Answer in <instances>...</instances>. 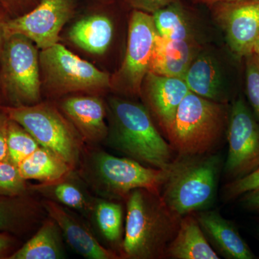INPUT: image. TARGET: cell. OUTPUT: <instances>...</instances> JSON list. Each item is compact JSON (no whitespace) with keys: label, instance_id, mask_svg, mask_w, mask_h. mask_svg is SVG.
I'll return each instance as SVG.
<instances>
[{"label":"cell","instance_id":"1","mask_svg":"<svg viewBox=\"0 0 259 259\" xmlns=\"http://www.w3.org/2000/svg\"><path fill=\"white\" fill-rule=\"evenodd\" d=\"M125 202L121 259L166 258L167 248L178 231L182 218L167 207L161 194L146 189L133 190Z\"/></svg>","mask_w":259,"mask_h":259},{"label":"cell","instance_id":"2","mask_svg":"<svg viewBox=\"0 0 259 259\" xmlns=\"http://www.w3.org/2000/svg\"><path fill=\"white\" fill-rule=\"evenodd\" d=\"M107 108L110 125L104 144L146 166L168 169L174 151L156 128L148 109L118 97L110 98Z\"/></svg>","mask_w":259,"mask_h":259},{"label":"cell","instance_id":"3","mask_svg":"<svg viewBox=\"0 0 259 259\" xmlns=\"http://www.w3.org/2000/svg\"><path fill=\"white\" fill-rule=\"evenodd\" d=\"M92 193L96 197L125 202L136 189L160 194L167 169L146 166L127 157H118L100 146L86 145L76 168Z\"/></svg>","mask_w":259,"mask_h":259},{"label":"cell","instance_id":"4","mask_svg":"<svg viewBox=\"0 0 259 259\" xmlns=\"http://www.w3.org/2000/svg\"><path fill=\"white\" fill-rule=\"evenodd\" d=\"M222 159L213 153L178 155L167 169L161 199L180 218L210 208L217 194Z\"/></svg>","mask_w":259,"mask_h":259},{"label":"cell","instance_id":"5","mask_svg":"<svg viewBox=\"0 0 259 259\" xmlns=\"http://www.w3.org/2000/svg\"><path fill=\"white\" fill-rule=\"evenodd\" d=\"M223 103L189 92L177 109L166 137L178 155L212 153L228 122Z\"/></svg>","mask_w":259,"mask_h":259},{"label":"cell","instance_id":"6","mask_svg":"<svg viewBox=\"0 0 259 259\" xmlns=\"http://www.w3.org/2000/svg\"><path fill=\"white\" fill-rule=\"evenodd\" d=\"M11 120L18 122L42 147L50 150L76 169L86 144L57 104L39 102L23 106H1Z\"/></svg>","mask_w":259,"mask_h":259},{"label":"cell","instance_id":"7","mask_svg":"<svg viewBox=\"0 0 259 259\" xmlns=\"http://www.w3.org/2000/svg\"><path fill=\"white\" fill-rule=\"evenodd\" d=\"M39 61L42 85L50 97L78 93L99 95L111 88L110 75L59 42L41 50Z\"/></svg>","mask_w":259,"mask_h":259},{"label":"cell","instance_id":"8","mask_svg":"<svg viewBox=\"0 0 259 259\" xmlns=\"http://www.w3.org/2000/svg\"><path fill=\"white\" fill-rule=\"evenodd\" d=\"M37 48L24 35L14 34L6 37L0 55V80L11 106L40 102L42 81Z\"/></svg>","mask_w":259,"mask_h":259},{"label":"cell","instance_id":"9","mask_svg":"<svg viewBox=\"0 0 259 259\" xmlns=\"http://www.w3.org/2000/svg\"><path fill=\"white\" fill-rule=\"evenodd\" d=\"M157 35L152 15L136 10L129 22L125 59L111 78V88L131 95H141L143 82L149 71Z\"/></svg>","mask_w":259,"mask_h":259},{"label":"cell","instance_id":"10","mask_svg":"<svg viewBox=\"0 0 259 259\" xmlns=\"http://www.w3.org/2000/svg\"><path fill=\"white\" fill-rule=\"evenodd\" d=\"M227 128L228 151L224 171L232 181L259 166V122L243 99L232 105Z\"/></svg>","mask_w":259,"mask_h":259},{"label":"cell","instance_id":"11","mask_svg":"<svg viewBox=\"0 0 259 259\" xmlns=\"http://www.w3.org/2000/svg\"><path fill=\"white\" fill-rule=\"evenodd\" d=\"M72 0H42L26 14L7 20L6 37L14 34L24 35L44 50L59 42L63 27L74 15Z\"/></svg>","mask_w":259,"mask_h":259},{"label":"cell","instance_id":"12","mask_svg":"<svg viewBox=\"0 0 259 259\" xmlns=\"http://www.w3.org/2000/svg\"><path fill=\"white\" fill-rule=\"evenodd\" d=\"M209 6L212 7L232 51L239 57L253 54L259 37V0H231Z\"/></svg>","mask_w":259,"mask_h":259},{"label":"cell","instance_id":"13","mask_svg":"<svg viewBox=\"0 0 259 259\" xmlns=\"http://www.w3.org/2000/svg\"><path fill=\"white\" fill-rule=\"evenodd\" d=\"M47 216L60 228L65 242L87 259H121L99 241L86 218L79 213L49 199H41Z\"/></svg>","mask_w":259,"mask_h":259},{"label":"cell","instance_id":"14","mask_svg":"<svg viewBox=\"0 0 259 259\" xmlns=\"http://www.w3.org/2000/svg\"><path fill=\"white\" fill-rule=\"evenodd\" d=\"M58 107L88 146L103 144L108 134L107 105L99 95H76L61 99Z\"/></svg>","mask_w":259,"mask_h":259},{"label":"cell","instance_id":"15","mask_svg":"<svg viewBox=\"0 0 259 259\" xmlns=\"http://www.w3.org/2000/svg\"><path fill=\"white\" fill-rule=\"evenodd\" d=\"M145 99L148 111L154 116L166 136L177 109L190 92L183 78L148 72L145 78Z\"/></svg>","mask_w":259,"mask_h":259},{"label":"cell","instance_id":"16","mask_svg":"<svg viewBox=\"0 0 259 259\" xmlns=\"http://www.w3.org/2000/svg\"><path fill=\"white\" fill-rule=\"evenodd\" d=\"M194 214L207 240L223 257L228 259L256 258L236 226L218 211L208 209Z\"/></svg>","mask_w":259,"mask_h":259},{"label":"cell","instance_id":"17","mask_svg":"<svg viewBox=\"0 0 259 259\" xmlns=\"http://www.w3.org/2000/svg\"><path fill=\"white\" fill-rule=\"evenodd\" d=\"M32 194L49 199L90 217L96 196L92 193L82 179L74 170L64 178L49 184H30Z\"/></svg>","mask_w":259,"mask_h":259},{"label":"cell","instance_id":"18","mask_svg":"<svg viewBox=\"0 0 259 259\" xmlns=\"http://www.w3.org/2000/svg\"><path fill=\"white\" fill-rule=\"evenodd\" d=\"M33 195H0V232L24 234L40 226L47 214L41 199Z\"/></svg>","mask_w":259,"mask_h":259},{"label":"cell","instance_id":"19","mask_svg":"<svg viewBox=\"0 0 259 259\" xmlns=\"http://www.w3.org/2000/svg\"><path fill=\"white\" fill-rule=\"evenodd\" d=\"M123 216L120 201L96 197L87 220L102 244L119 255L124 236Z\"/></svg>","mask_w":259,"mask_h":259},{"label":"cell","instance_id":"20","mask_svg":"<svg viewBox=\"0 0 259 259\" xmlns=\"http://www.w3.org/2000/svg\"><path fill=\"white\" fill-rule=\"evenodd\" d=\"M166 258L173 259H219L204 235L194 214L182 218L178 231L168 245Z\"/></svg>","mask_w":259,"mask_h":259},{"label":"cell","instance_id":"21","mask_svg":"<svg viewBox=\"0 0 259 259\" xmlns=\"http://www.w3.org/2000/svg\"><path fill=\"white\" fill-rule=\"evenodd\" d=\"M193 59L190 40H168L157 33L148 72L183 78Z\"/></svg>","mask_w":259,"mask_h":259},{"label":"cell","instance_id":"22","mask_svg":"<svg viewBox=\"0 0 259 259\" xmlns=\"http://www.w3.org/2000/svg\"><path fill=\"white\" fill-rule=\"evenodd\" d=\"M64 237L57 223L47 216L26 243L9 259H62L66 253Z\"/></svg>","mask_w":259,"mask_h":259},{"label":"cell","instance_id":"23","mask_svg":"<svg viewBox=\"0 0 259 259\" xmlns=\"http://www.w3.org/2000/svg\"><path fill=\"white\" fill-rule=\"evenodd\" d=\"M113 36L111 20L104 15H93L81 19L71 27L70 40L90 54L101 55L108 49Z\"/></svg>","mask_w":259,"mask_h":259},{"label":"cell","instance_id":"24","mask_svg":"<svg viewBox=\"0 0 259 259\" xmlns=\"http://www.w3.org/2000/svg\"><path fill=\"white\" fill-rule=\"evenodd\" d=\"M183 79L192 93L222 103V76L217 64L211 56L203 54L194 59Z\"/></svg>","mask_w":259,"mask_h":259},{"label":"cell","instance_id":"25","mask_svg":"<svg viewBox=\"0 0 259 259\" xmlns=\"http://www.w3.org/2000/svg\"><path fill=\"white\" fill-rule=\"evenodd\" d=\"M18 168L24 180L40 184L57 182L74 170L56 153L42 146L23 160Z\"/></svg>","mask_w":259,"mask_h":259},{"label":"cell","instance_id":"26","mask_svg":"<svg viewBox=\"0 0 259 259\" xmlns=\"http://www.w3.org/2000/svg\"><path fill=\"white\" fill-rule=\"evenodd\" d=\"M158 35L171 40H189L188 25L179 1L156 10L152 14Z\"/></svg>","mask_w":259,"mask_h":259},{"label":"cell","instance_id":"27","mask_svg":"<svg viewBox=\"0 0 259 259\" xmlns=\"http://www.w3.org/2000/svg\"><path fill=\"white\" fill-rule=\"evenodd\" d=\"M7 144L10 161L18 166L40 146L23 126L11 119L8 123Z\"/></svg>","mask_w":259,"mask_h":259},{"label":"cell","instance_id":"28","mask_svg":"<svg viewBox=\"0 0 259 259\" xmlns=\"http://www.w3.org/2000/svg\"><path fill=\"white\" fill-rule=\"evenodd\" d=\"M30 184L22 177L18 166L10 161H0V195L19 197L31 194Z\"/></svg>","mask_w":259,"mask_h":259},{"label":"cell","instance_id":"29","mask_svg":"<svg viewBox=\"0 0 259 259\" xmlns=\"http://www.w3.org/2000/svg\"><path fill=\"white\" fill-rule=\"evenodd\" d=\"M245 88L248 101L259 122V58L254 53L245 57Z\"/></svg>","mask_w":259,"mask_h":259},{"label":"cell","instance_id":"30","mask_svg":"<svg viewBox=\"0 0 259 259\" xmlns=\"http://www.w3.org/2000/svg\"><path fill=\"white\" fill-rule=\"evenodd\" d=\"M259 190V166L249 175L230 181L223 187V199L226 201L241 197L243 194Z\"/></svg>","mask_w":259,"mask_h":259},{"label":"cell","instance_id":"31","mask_svg":"<svg viewBox=\"0 0 259 259\" xmlns=\"http://www.w3.org/2000/svg\"><path fill=\"white\" fill-rule=\"evenodd\" d=\"M9 120L8 115L0 110V161H10L7 144Z\"/></svg>","mask_w":259,"mask_h":259},{"label":"cell","instance_id":"32","mask_svg":"<svg viewBox=\"0 0 259 259\" xmlns=\"http://www.w3.org/2000/svg\"><path fill=\"white\" fill-rule=\"evenodd\" d=\"M179 0H131V3L139 10L153 13Z\"/></svg>","mask_w":259,"mask_h":259},{"label":"cell","instance_id":"33","mask_svg":"<svg viewBox=\"0 0 259 259\" xmlns=\"http://www.w3.org/2000/svg\"><path fill=\"white\" fill-rule=\"evenodd\" d=\"M16 244V240L13 234L6 232H0V258H8L10 252Z\"/></svg>","mask_w":259,"mask_h":259},{"label":"cell","instance_id":"34","mask_svg":"<svg viewBox=\"0 0 259 259\" xmlns=\"http://www.w3.org/2000/svg\"><path fill=\"white\" fill-rule=\"evenodd\" d=\"M240 199V202L245 209L250 211H259V190L243 194Z\"/></svg>","mask_w":259,"mask_h":259},{"label":"cell","instance_id":"35","mask_svg":"<svg viewBox=\"0 0 259 259\" xmlns=\"http://www.w3.org/2000/svg\"><path fill=\"white\" fill-rule=\"evenodd\" d=\"M34 0H0L3 6L10 10H21L31 5Z\"/></svg>","mask_w":259,"mask_h":259},{"label":"cell","instance_id":"36","mask_svg":"<svg viewBox=\"0 0 259 259\" xmlns=\"http://www.w3.org/2000/svg\"><path fill=\"white\" fill-rule=\"evenodd\" d=\"M7 20H5L3 15L0 14V55L3 51L5 40H6V34H5V25Z\"/></svg>","mask_w":259,"mask_h":259},{"label":"cell","instance_id":"37","mask_svg":"<svg viewBox=\"0 0 259 259\" xmlns=\"http://www.w3.org/2000/svg\"><path fill=\"white\" fill-rule=\"evenodd\" d=\"M231 1V0H196L197 3H202L207 5L214 4V3H219V2Z\"/></svg>","mask_w":259,"mask_h":259},{"label":"cell","instance_id":"38","mask_svg":"<svg viewBox=\"0 0 259 259\" xmlns=\"http://www.w3.org/2000/svg\"><path fill=\"white\" fill-rule=\"evenodd\" d=\"M253 53L259 58V37L253 48Z\"/></svg>","mask_w":259,"mask_h":259},{"label":"cell","instance_id":"39","mask_svg":"<svg viewBox=\"0 0 259 259\" xmlns=\"http://www.w3.org/2000/svg\"><path fill=\"white\" fill-rule=\"evenodd\" d=\"M258 235H259V228H258Z\"/></svg>","mask_w":259,"mask_h":259}]
</instances>
